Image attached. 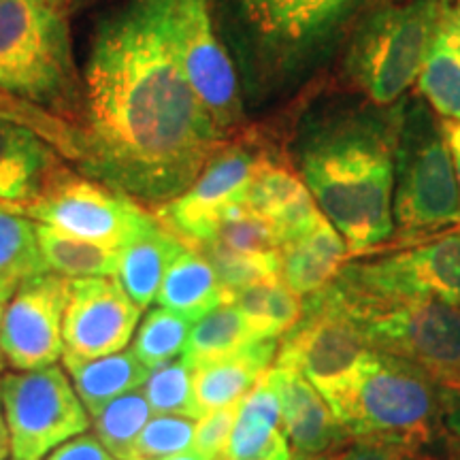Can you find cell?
I'll return each instance as SVG.
<instances>
[{
	"mask_svg": "<svg viewBox=\"0 0 460 460\" xmlns=\"http://www.w3.org/2000/svg\"><path fill=\"white\" fill-rule=\"evenodd\" d=\"M141 312L115 278L71 279L62 356L92 360L122 352L139 326Z\"/></svg>",
	"mask_w": 460,
	"mask_h": 460,
	"instance_id": "cell-16",
	"label": "cell"
},
{
	"mask_svg": "<svg viewBox=\"0 0 460 460\" xmlns=\"http://www.w3.org/2000/svg\"><path fill=\"white\" fill-rule=\"evenodd\" d=\"M192 324L194 322L186 315L171 312V309H152L139 324L132 352L149 371L166 365L183 354Z\"/></svg>",
	"mask_w": 460,
	"mask_h": 460,
	"instance_id": "cell-31",
	"label": "cell"
},
{
	"mask_svg": "<svg viewBox=\"0 0 460 460\" xmlns=\"http://www.w3.org/2000/svg\"><path fill=\"white\" fill-rule=\"evenodd\" d=\"M45 269L68 279L79 278H115L118 271V250L73 237L54 226H37Z\"/></svg>",
	"mask_w": 460,
	"mask_h": 460,
	"instance_id": "cell-27",
	"label": "cell"
},
{
	"mask_svg": "<svg viewBox=\"0 0 460 460\" xmlns=\"http://www.w3.org/2000/svg\"><path fill=\"white\" fill-rule=\"evenodd\" d=\"M309 460H329L326 456H322V458H309Z\"/></svg>",
	"mask_w": 460,
	"mask_h": 460,
	"instance_id": "cell-46",
	"label": "cell"
},
{
	"mask_svg": "<svg viewBox=\"0 0 460 460\" xmlns=\"http://www.w3.org/2000/svg\"><path fill=\"white\" fill-rule=\"evenodd\" d=\"M152 407L143 390H130L109 401L99 413L92 416V427L99 441L118 460H130L137 437L149 422Z\"/></svg>",
	"mask_w": 460,
	"mask_h": 460,
	"instance_id": "cell-30",
	"label": "cell"
},
{
	"mask_svg": "<svg viewBox=\"0 0 460 460\" xmlns=\"http://www.w3.org/2000/svg\"><path fill=\"white\" fill-rule=\"evenodd\" d=\"M252 341H258V339L252 335L239 309L230 303H222L220 307L211 309L209 314L197 320L181 356L192 365V369H197L205 362L222 358Z\"/></svg>",
	"mask_w": 460,
	"mask_h": 460,
	"instance_id": "cell-29",
	"label": "cell"
},
{
	"mask_svg": "<svg viewBox=\"0 0 460 460\" xmlns=\"http://www.w3.org/2000/svg\"><path fill=\"white\" fill-rule=\"evenodd\" d=\"M156 301L160 307L197 322L211 309L228 303V292L217 279L211 262L197 247L186 245L166 271Z\"/></svg>",
	"mask_w": 460,
	"mask_h": 460,
	"instance_id": "cell-24",
	"label": "cell"
},
{
	"mask_svg": "<svg viewBox=\"0 0 460 460\" xmlns=\"http://www.w3.org/2000/svg\"><path fill=\"white\" fill-rule=\"evenodd\" d=\"M224 460H292L279 399L267 376L241 401Z\"/></svg>",
	"mask_w": 460,
	"mask_h": 460,
	"instance_id": "cell-23",
	"label": "cell"
},
{
	"mask_svg": "<svg viewBox=\"0 0 460 460\" xmlns=\"http://www.w3.org/2000/svg\"><path fill=\"white\" fill-rule=\"evenodd\" d=\"M441 122H444L447 147H450L454 171H456V180L460 188V122H450V119H441Z\"/></svg>",
	"mask_w": 460,
	"mask_h": 460,
	"instance_id": "cell-41",
	"label": "cell"
},
{
	"mask_svg": "<svg viewBox=\"0 0 460 460\" xmlns=\"http://www.w3.org/2000/svg\"><path fill=\"white\" fill-rule=\"evenodd\" d=\"M48 273L37 226L26 216L0 211V298L4 303L34 275Z\"/></svg>",
	"mask_w": 460,
	"mask_h": 460,
	"instance_id": "cell-28",
	"label": "cell"
},
{
	"mask_svg": "<svg viewBox=\"0 0 460 460\" xmlns=\"http://www.w3.org/2000/svg\"><path fill=\"white\" fill-rule=\"evenodd\" d=\"M0 394L15 460H43L90 427L88 410L56 365L7 373Z\"/></svg>",
	"mask_w": 460,
	"mask_h": 460,
	"instance_id": "cell-12",
	"label": "cell"
},
{
	"mask_svg": "<svg viewBox=\"0 0 460 460\" xmlns=\"http://www.w3.org/2000/svg\"><path fill=\"white\" fill-rule=\"evenodd\" d=\"M305 194H309V190L303 183L301 175L296 171L288 169L286 164L278 163L269 154L262 160V164L258 166L254 180L247 188L243 205L271 222L273 217H278L281 211L296 203Z\"/></svg>",
	"mask_w": 460,
	"mask_h": 460,
	"instance_id": "cell-33",
	"label": "cell"
},
{
	"mask_svg": "<svg viewBox=\"0 0 460 460\" xmlns=\"http://www.w3.org/2000/svg\"><path fill=\"white\" fill-rule=\"evenodd\" d=\"M156 460H209V458H205L203 454H199V452H181V454H172V456H164V458H156Z\"/></svg>",
	"mask_w": 460,
	"mask_h": 460,
	"instance_id": "cell-43",
	"label": "cell"
},
{
	"mask_svg": "<svg viewBox=\"0 0 460 460\" xmlns=\"http://www.w3.org/2000/svg\"><path fill=\"white\" fill-rule=\"evenodd\" d=\"M278 349V339H258L222 358L197 367L194 369V401H197L200 418L220 407L243 401L271 369Z\"/></svg>",
	"mask_w": 460,
	"mask_h": 460,
	"instance_id": "cell-19",
	"label": "cell"
},
{
	"mask_svg": "<svg viewBox=\"0 0 460 460\" xmlns=\"http://www.w3.org/2000/svg\"><path fill=\"white\" fill-rule=\"evenodd\" d=\"M239 405L241 401L233 402V405L220 407V410L209 411L203 418H199L192 441L194 452L203 454L209 460H224L230 435H233L234 420H237L239 413Z\"/></svg>",
	"mask_w": 460,
	"mask_h": 460,
	"instance_id": "cell-37",
	"label": "cell"
},
{
	"mask_svg": "<svg viewBox=\"0 0 460 460\" xmlns=\"http://www.w3.org/2000/svg\"><path fill=\"white\" fill-rule=\"evenodd\" d=\"M441 413V388L411 362L373 349L362 362L343 427L349 437L427 446Z\"/></svg>",
	"mask_w": 460,
	"mask_h": 460,
	"instance_id": "cell-8",
	"label": "cell"
},
{
	"mask_svg": "<svg viewBox=\"0 0 460 460\" xmlns=\"http://www.w3.org/2000/svg\"><path fill=\"white\" fill-rule=\"evenodd\" d=\"M65 169L43 135L20 119L0 118V211L26 216Z\"/></svg>",
	"mask_w": 460,
	"mask_h": 460,
	"instance_id": "cell-17",
	"label": "cell"
},
{
	"mask_svg": "<svg viewBox=\"0 0 460 460\" xmlns=\"http://www.w3.org/2000/svg\"><path fill=\"white\" fill-rule=\"evenodd\" d=\"M143 394L158 416L200 418L194 401V369L183 356L149 371L143 384Z\"/></svg>",
	"mask_w": 460,
	"mask_h": 460,
	"instance_id": "cell-32",
	"label": "cell"
},
{
	"mask_svg": "<svg viewBox=\"0 0 460 460\" xmlns=\"http://www.w3.org/2000/svg\"><path fill=\"white\" fill-rule=\"evenodd\" d=\"M416 90L441 119L460 122V0H441V15Z\"/></svg>",
	"mask_w": 460,
	"mask_h": 460,
	"instance_id": "cell-20",
	"label": "cell"
},
{
	"mask_svg": "<svg viewBox=\"0 0 460 460\" xmlns=\"http://www.w3.org/2000/svg\"><path fill=\"white\" fill-rule=\"evenodd\" d=\"M207 241L237 254H264L279 250L271 222L247 209L243 203L230 207Z\"/></svg>",
	"mask_w": 460,
	"mask_h": 460,
	"instance_id": "cell-35",
	"label": "cell"
},
{
	"mask_svg": "<svg viewBox=\"0 0 460 460\" xmlns=\"http://www.w3.org/2000/svg\"><path fill=\"white\" fill-rule=\"evenodd\" d=\"M192 247L211 262L214 271L226 292L241 290V288L262 284V281L281 279V256L279 250L264 252V254H237L224 247L203 241Z\"/></svg>",
	"mask_w": 460,
	"mask_h": 460,
	"instance_id": "cell-34",
	"label": "cell"
},
{
	"mask_svg": "<svg viewBox=\"0 0 460 460\" xmlns=\"http://www.w3.org/2000/svg\"><path fill=\"white\" fill-rule=\"evenodd\" d=\"M267 156L269 152L252 139L237 137L226 141L192 186L154 214L186 245L207 241L230 207L243 203L247 188Z\"/></svg>",
	"mask_w": 460,
	"mask_h": 460,
	"instance_id": "cell-14",
	"label": "cell"
},
{
	"mask_svg": "<svg viewBox=\"0 0 460 460\" xmlns=\"http://www.w3.org/2000/svg\"><path fill=\"white\" fill-rule=\"evenodd\" d=\"M68 158L90 180L163 207L226 139L177 60L158 0H126L94 28Z\"/></svg>",
	"mask_w": 460,
	"mask_h": 460,
	"instance_id": "cell-1",
	"label": "cell"
},
{
	"mask_svg": "<svg viewBox=\"0 0 460 460\" xmlns=\"http://www.w3.org/2000/svg\"><path fill=\"white\" fill-rule=\"evenodd\" d=\"M26 217L111 250H119L158 220L146 205L71 169L51 181Z\"/></svg>",
	"mask_w": 460,
	"mask_h": 460,
	"instance_id": "cell-13",
	"label": "cell"
},
{
	"mask_svg": "<svg viewBox=\"0 0 460 460\" xmlns=\"http://www.w3.org/2000/svg\"><path fill=\"white\" fill-rule=\"evenodd\" d=\"M393 217L405 247L460 228V188L444 122L424 101L394 109Z\"/></svg>",
	"mask_w": 460,
	"mask_h": 460,
	"instance_id": "cell-4",
	"label": "cell"
},
{
	"mask_svg": "<svg viewBox=\"0 0 460 460\" xmlns=\"http://www.w3.org/2000/svg\"><path fill=\"white\" fill-rule=\"evenodd\" d=\"M65 367L71 373L75 393L82 399L90 416L99 413L109 401L118 399L130 390L141 388L149 376V369L137 358L132 349L101 358L82 360L62 356Z\"/></svg>",
	"mask_w": 460,
	"mask_h": 460,
	"instance_id": "cell-25",
	"label": "cell"
},
{
	"mask_svg": "<svg viewBox=\"0 0 460 460\" xmlns=\"http://www.w3.org/2000/svg\"><path fill=\"white\" fill-rule=\"evenodd\" d=\"M281 281L298 296H312L337 278L349 258L348 245L324 216L307 233L279 247Z\"/></svg>",
	"mask_w": 460,
	"mask_h": 460,
	"instance_id": "cell-21",
	"label": "cell"
},
{
	"mask_svg": "<svg viewBox=\"0 0 460 460\" xmlns=\"http://www.w3.org/2000/svg\"><path fill=\"white\" fill-rule=\"evenodd\" d=\"M358 301L439 298L460 305V228L345 267L329 284Z\"/></svg>",
	"mask_w": 460,
	"mask_h": 460,
	"instance_id": "cell-11",
	"label": "cell"
},
{
	"mask_svg": "<svg viewBox=\"0 0 460 460\" xmlns=\"http://www.w3.org/2000/svg\"><path fill=\"white\" fill-rule=\"evenodd\" d=\"M441 15V0H402L365 17L345 56L349 82L377 107L416 85Z\"/></svg>",
	"mask_w": 460,
	"mask_h": 460,
	"instance_id": "cell-7",
	"label": "cell"
},
{
	"mask_svg": "<svg viewBox=\"0 0 460 460\" xmlns=\"http://www.w3.org/2000/svg\"><path fill=\"white\" fill-rule=\"evenodd\" d=\"M65 0H0V92L68 130L77 124L84 79L75 62Z\"/></svg>",
	"mask_w": 460,
	"mask_h": 460,
	"instance_id": "cell-3",
	"label": "cell"
},
{
	"mask_svg": "<svg viewBox=\"0 0 460 460\" xmlns=\"http://www.w3.org/2000/svg\"><path fill=\"white\" fill-rule=\"evenodd\" d=\"M367 0H226L252 79L288 77L318 56Z\"/></svg>",
	"mask_w": 460,
	"mask_h": 460,
	"instance_id": "cell-5",
	"label": "cell"
},
{
	"mask_svg": "<svg viewBox=\"0 0 460 460\" xmlns=\"http://www.w3.org/2000/svg\"><path fill=\"white\" fill-rule=\"evenodd\" d=\"M228 303L239 309L254 339H278L301 320V296L281 279L262 281L228 292Z\"/></svg>",
	"mask_w": 460,
	"mask_h": 460,
	"instance_id": "cell-26",
	"label": "cell"
},
{
	"mask_svg": "<svg viewBox=\"0 0 460 460\" xmlns=\"http://www.w3.org/2000/svg\"><path fill=\"white\" fill-rule=\"evenodd\" d=\"M369 352L371 345L358 324L320 290L305 296L301 320L284 335L275 365L301 371L343 422Z\"/></svg>",
	"mask_w": 460,
	"mask_h": 460,
	"instance_id": "cell-9",
	"label": "cell"
},
{
	"mask_svg": "<svg viewBox=\"0 0 460 460\" xmlns=\"http://www.w3.org/2000/svg\"><path fill=\"white\" fill-rule=\"evenodd\" d=\"M197 422L188 416H156L137 437L130 460H156L192 447Z\"/></svg>",
	"mask_w": 460,
	"mask_h": 460,
	"instance_id": "cell-36",
	"label": "cell"
},
{
	"mask_svg": "<svg viewBox=\"0 0 460 460\" xmlns=\"http://www.w3.org/2000/svg\"><path fill=\"white\" fill-rule=\"evenodd\" d=\"M335 460H418L416 450L388 437H352Z\"/></svg>",
	"mask_w": 460,
	"mask_h": 460,
	"instance_id": "cell-38",
	"label": "cell"
},
{
	"mask_svg": "<svg viewBox=\"0 0 460 460\" xmlns=\"http://www.w3.org/2000/svg\"><path fill=\"white\" fill-rule=\"evenodd\" d=\"M441 413L446 416V427L460 437V384L441 388Z\"/></svg>",
	"mask_w": 460,
	"mask_h": 460,
	"instance_id": "cell-40",
	"label": "cell"
},
{
	"mask_svg": "<svg viewBox=\"0 0 460 460\" xmlns=\"http://www.w3.org/2000/svg\"><path fill=\"white\" fill-rule=\"evenodd\" d=\"M164 32L199 101L226 141L243 135L245 113L234 62L220 41L216 0H158Z\"/></svg>",
	"mask_w": 460,
	"mask_h": 460,
	"instance_id": "cell-10",
	"label": "cell"
},
{
	"mask_svg": "<svg viewBox=\"0 0 460 460\" xmlns=\"http://www.w3.org/2000/svg\"><path fill=\"white\" fill-rule=\"evenodd\" d=\"M3 309H4V301L0 298V318H3ZM4 369V358H3V352H0V371Z\"/></svg>",
	"mask_w": 460,
	"mask_h": 460,
	"instance_id": "cell-45",
	"label": "cell"
},
{
	"mask_svg": "<svg viewBox=\"0 0 460 460\" xmlns=\"http://www.w3.org/2000/svg\"><path fill=\"white\" fill-rule=\"evenodd\" d=\"M65 3L68 4V7H82V4H85V3H90V0H65Z\"/></svg>",
	"mask_w": 460,
	"mask_h": 460,
	"instance_id": "cell-44",
	"label": "cell"
},
{
	"mask_svg": "<svg viewBox=\"0 0 460 460\" xmlns=\"http://www.w3.org/2000/svg\"><path fill=\"white\" fill-rule=\"evenodd\" d=\"M48 460H118L96 435H77L58 446Z\"/></svg>",
	"mask_w": 460,
	"mask_h": 460,
	"instance_id": "cell-39",
	"label": "cell"
},
{
	"mask_svg": "<svg viewBox=\"0 0 460 460\" xmlns=\"http://www.w3.org/2000/svg\"><path fill=\"white\" fill-rule=\"evenodd\" d=\"M183 247L186 243L156 220L119 247L115 279L122 284L132 301L146 309L149 303L156 301L164 275Z\"/></svg>",
	"mask_w": 460,
	"mask_h": 460,
	"instance_id": "cell-22",
	"label": "cell"
},
{
	"mask_svg": "<svg viewBox=\"0 0 460 460\" xmlns=\"http://www.w3.org/2000/svg\"><path fill=\"white\" fill-rule=\"evenodd\" d=\"M9 452H11V439H9L7 420H4V410H3V394H0V460H7Z\"/></svg>",
	"mask_w": 460,
	"mask_h": 460,
	"instance_id": "cell-42",
	"label": "cell"
},
{
	"mask_svg": "<svg viewBox=\"0 0 460 460\" xmlns=\"http://www.w3.org/2000/svg\"><path fill=\"white\" fill-rule=\"evenodd\" d=\"M298 175L348 245L349 258L393 243L394 113L318 126L298 152Z\"/></svg>",
	"mask_w": 460,
	"mask_h": 460,
	"instance_id": "cell-2",
	"label": "cell"
},
{
	"mask_svg": "<svg viewBox=\"0 0 460 460\" xmlns=\"http://www.w3.org/2000/svg\"><path fill=\"white\" fill-rule=\"evenodd\" d=\"M322 292L358 324L373 349L411 362L439 388L460 384V305L439 298L358 301L331 286Z\"/></svg>",
	"mask_w": 460,
	"mask_h": 460,
	"instance_id": "cell-6",
	"label": "cell"
},
{
	"mask_svg": "<svg viewBox=\"0 0 460 460\" xmlns=\"http://www.w3.org/2000/svg\"><path fill=\"white\" fill-rule=\"evenodd\" d=\"M267 377L279 399L281 429L290 446L292 460L322 458L343 446L349 433L301 371L275 365Z\"/></svg>",
	"mask_w": 460,
	"mask_h": 460,
	"instance_id": "cell-18",
	"label": "cell"
},
{
	"mask_svg": "<svg viewBox=\"0 0 460 460\" xmlns=\"http://www.w3.org/2000/svg\"><path fill=\"white\" fill-rule=\"evenodd\" d=\"M71 279L41 273L26 279L4 303L0 318V352L17 371L56 365L65 354V312Z\"/></svg>",
	"mask_w": 460,
	"mask_h": 460,
	"instance_id": "cell-15",
	"label": "cell"
}]
</instances>
